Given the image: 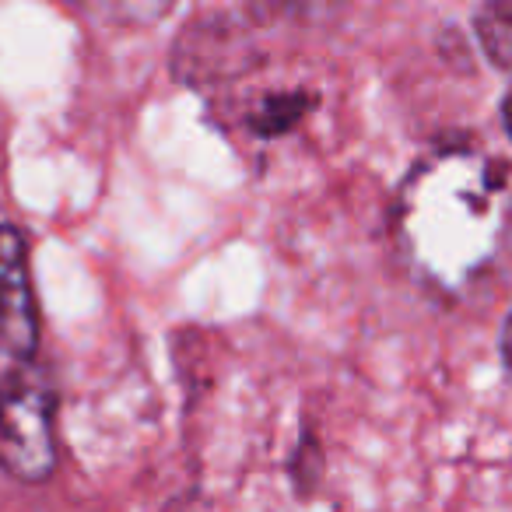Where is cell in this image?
Segmentation results:
<instances>
[{"mask_svg":"<svg viewBox=\"0 0 512 512\" xmlns=\"http://www.w3.org/2000/svg\"><path fill=\"white\" fill-rule=\"evenodd\" d=\"M0 467L29 484L57 467L53 390L36 362H18L0 383Z\"/></svg>","mask_w":512,"mask_h":512,"instance_id":"2","label":"cell"},{"mask_svg":"<svg viewBox=\"0 0 512 512\" xmlns=\"http://www.w3.org/2000/svg\"><path fill=\"white\" fill-rule=\"evenodd\" d=\"M249 67H256L253 46L235 22L204 18V22L190 25L183 43L176 46V74L197 81V85L239 78Z\"/></svg>","mask_w":512,"mask_h":512,"instance_id":"4","label":"cell"},{"mask_svg":"<svg viewBox=\"0 0 512 512\" xmlns=\"http://www.w3.org/2000/svg\"><path fill=\"white\" fill-rule=\"evenodd\" d=\"M505 130H509V137H512V92H509V99H505Z\"/></svg>","mask_w":512,"mask_h":512,"instance_id":"8","label":"cell"},{"mask_svg":"<svg viewBox=\"0 0 512 512\" xmlns=\"http://www.w3.org/2000/svg\"><path fill=\"white\" fill-rule=\"evenodd\" d=\"M474 32L488 60L502 71H512V0L484 4L474 18Z\"/></svg>","mask_w":512,"mask_h":512,"instance_id":"6","label":"cell"},{"mask_svg":"<svg viewBox=\"0 0 512 512\" xmlns=\"http://www.w3.org/2000/svg\"><path fill=\"white\" fill-rule=\"evenodd\" d=\"M39 344L36 292L29 274V246L15 225H0V351L32 362Z\"/></svg>","mask_w":512,"mask_h":512,"instance_id":"3","label":"cell"},{"mask_svg":"<svg viewBox=\"0 0 512 512\" xmlns=\"http://www.w3.org/2000/svg\"><path fill=\"white\" fill-rule=\"evenodd\" d=\"M502 351H505V365H509V376H512V316H509V323H505Z\"/></svg>","mask_w":512,"mask_h":512,"instance_id":"7","label":"cell"},{"mask_svg":"<svg viewBox=\"0 0 512 512\" xmlns=\"http://www.w3.org/2000/svg\"><path fill=\"white\" fill-rule=\"evenodd\" d=\"M316 102L313 92H302V88H281V92H267L246 109V127L256 137H281L309 113V106Z\"/></svg>","mask_w":512,"mask_h":512,"instance_id":"5","label":"cell"},{"mask_svg":"<svg viewBox=\"0 0 512 512\" xmlns=\"http://www.w3.org/2000/svg\"><path fill=\"white\" fill-rule=\"evenodd\" d=\"M512 225V176L477 144L428 151L400 186L393 232L407 264L439 292L477 285Z\"/></svg>","mask_w":512,"mask_h":512,"instance_id":"1","label":"cell"}]
</instances>
